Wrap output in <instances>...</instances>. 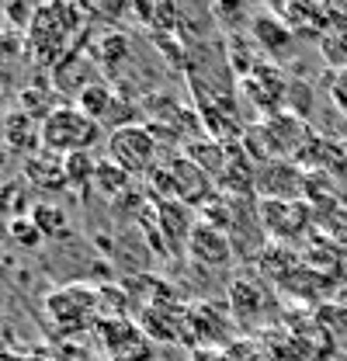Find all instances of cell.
<instances>
[{
	"label": "cell",
	"mask_w": 347,
	"mask_h": 361,
	"mask_svg": "<svg viewBox=\"0 0 347 361\" xmlns=\"http://www.w3.org/2000/svg\"><path fill=\"white\" fill-rule=\"evenodd\" d=\"M84 7H66V4H49L35 11V21L28 25L25 32V49L32 52V59L39 66H59L66 63L73 52H70V39L84 28Z\"/></svg>",
	"instance_id": "obj_1"
},
{
	"label": "cell",
	"mask_w": 347,
	"mask_h": 361,
	"mask_svg": "<svg viewBox=\"0 0 347 361\" xmlns=\"http://www.w3.org/2000/svg\"><path fill=\"white\" fill-rule=\"evenodd\" d=\"M101 139V122H94L87 111H80L73 101L59 104L49 118L42 122V146L70 157V153H90Z\"/></svg>",
	"instance_id": "obj_2"
},
{
	"label": "cell",
	"mask_w": 347,
	"mask_h": 361,
	"mask_svg": "<svg viewBox=\"0 0 347 361\" xmlns=\"http://www.w3.org/2000/svg\"><path fill=\"white\" fill-rule=\"evenodd\" d=\"M226 306H229V313H233L240 330L264 334L267 319L274 313V292H271L267 278H260L254 268H243V271H236L233 281H229Z\"/></svg>",
	"instance_id": "obj_3"
},
{
	"label": "cell",
	"mask_w": 347,
	"mask_h": 361,
	"mask_svg": "<svg viewBox=\"0 0 347 361\" xmlns=\"http://www.w3.org/2000/svg\"><path fill=\"white\" fill-rule=\"evenodd\" d=\"M104 157L122 167L129 178L135 174H153L157 164H160V139L150 126L135 122V126H122V129H111L108 142H104Z\"/></svg>",
	"instance_id": "obj_4"
},
{
	"label": "cell",
	"mask_w": 347,
	"mask_h": 361,
	"mask_svg": "<svg viewBox=\"0 0 347 361\" xmlns=\"http://www.w3.org/2000/svg\"><path fill=\"white\" fill-rule=\"evenodd\" d=\"M45 306V316H49V323L59 330V334H66V337H77V334H84L90 326H97V292L94 288H87V285H66V288H56V292H49L42 299Z\"/></svg>",
	"instance_id": "obj_5"
},
{
	"label": "cell",
	"mask_w": 347,
	"mask_h": 361,
	"mask_svg": "<svg viewBox=\"0 0 347 361\" xmlns=\"http://www.w3.org/2000/svg\"><path fill=\"white\" fill-rule=\"evenodd\" d=\"M94 334L108 361H153V337L132 316L97 319Z\"/></svg>",
	"instance_id": "obj_6"
},
{
	"label": "cell",
	"mask_w": 347,
	"mask_h": 361,
	"mask_svg": "<svg viewBox=\"0 0 347 361\" xmlns=\"http://www.w3.org/2000/svg\"><path fill=\"white\" fill-rule=\"evenodd\" d=\"M236 319L229 313V306H222V302H212V299H205V302H188V344H191V351L195 348H229V344H236L240 337H236Z\"/></svg>",
	"instance_id": "obj_7"
},
{
	"label": "cell",
	"mask_w": 347,
	"mask_h": 361,
	"mask_svg": "<svg viewBox=\"0 0 347 361\" xmlns=\"http://www.w3.org/2000/svg\"><path fill=\"white\" fill-rule=\"evenodd\" d=\"M260 229L271 243H288L296 247L305 233L316 226V209L309 202H260L257 198Z\"/></svg>",
	"instance_id": "obj_8"
},
{
	"label": "cell",
	"mask_w": 347,
	"mask_h": 361,
	"mask_svg": "<svg viewBox=\"0 0 347 361\" xmlns=\"http://www.w3.org/2000/svg\"><path fill=\"white\" fill-rule=\"evenodd\" d=\"M274 14L292 28V35H305V39H323L330 28L344 25L347 11L337 4H312V0H288V4H274Z\"/></svg>",
	"instance_id": "obj_9"
},
{
	"label": "cell",
	"mask_w": 347,
	"mask_h": 361,
	"mask_svg": "<svg viewBox=\"0 0 347 361\" xmlns=\"http://www.w3.org/2000/svg\"><path fill=\"white\" fill-rule=\"evenodd\" d=\"M288 84H292V80L281 73V66L267 59V63H260L250 77L240 80V90H243V97L257 108L264 118H271V115H281V111H285Z\"/></svg>",
	"instance_id": "obj_10"
},
{
	"label": "cell",
	"mask_w": 347,
	"mask_h": 361,
	"mask_svg": "<svg viewBox=\"0 0 347 361\" xmlns=\"http://www.w3.org/2000/svg\"><path fill=\"white\" fill-rule=\"evenodd\" d=\"M309 171L296 160H271L257 167V198L260 202H303Z\"/></svg>",
	"instance_id": "obj_11"
},
{
	"label": "cell",
	"mask_w": 347,
	"mask_h": 361,
	"mask_svg": "<svg viewBox=\"0 0 347 361\" xmlns=\"http://www.w3.org/2000/svg\"><path fill=\"white\" fill-rule=\"evenodd\" d=\"M184 254H188L198 268H212V271H226L236 261V247H233L229 233L212 223H205V219H198Z\"/></svg>",
	"instance_id": "obj_12"
},
{
	"label": "cell",
	"mask_w": 347,
	"mask_h": 361,
	"mask_svg": "<svg viewBox=\"0 0 347 361\" xmlns=\"http://www.w3.org/2000/svg\"><path fill=\"white\" fill-rule=\"evenodd\" d=\"M247 35L254 39V45H257L264 56H271V63L281 59V56L292 49V42H296L292 28L274 14V7H264V11H257V14L250 18V32H247Z\"/></svg>",
	"instance_id": "obj_13"
},
{
	"label": "cell",
	"mask_w": 347,
	"mask_h": 361,
	"mask_svg": "<svg viewBox=\"0 0 347 361\" xmlns=\"http://www.w3.org/2000/svg\"><path fill=\"white\" fill-rule=\"evenodd\" d=\"M0 135H4V146L11 153H18V157H32V153L42 149V122L32 111H25V108L7 111Z\"/></svg>",
	"instance_id": "obj_14"
},
{
	"label": "cell",
	"mask_w": 347,
	"mask_h": 361,
	"mask_svg": "<svg viewBox=\"0 0 347 361\" xmlns=\"http://www.w3.org/2000/svg\"><path fill=\"white\" fill-rule=\"evenodd\" d=\"M21 174H25V180H28L32 188H39L45 195L70 188V184H66V157H59V153H52V149H45V146L39 153L25 157Z\"/></svg>",
	"instance_id": "obj_15"
},
{
	"label": "cell",
	"mask_w": 347,
	"mask_h": 361,
	"mask_svg": "<svg viewBox=\"0 0 347 361\" xmlns=\"http://www.w3.org/2000/svg\"><path fill=\"white\" fill-rule=\"evenodd\" d=\"M80 111H87L94 122H108V115L115 111V104H118V94L115 87L108 84V80H94V84H87L84 94L73 101Z\"/></svg>",
	"instance_id": "obj_16"
},
{
	"label": "cell",
	"mask_w": 347,
	"mask_h": 361,
	"mask_svg": "<svg viewBox=\"0 0 347 361\" xmlns=\"http://www.w3.org/2000/svg\"><path fill=\"white\" fill-rule=\"evenodd\" d=\"M32 223L39 226V233L49 236V240H63L66 233H70V219H66V212L56 205V202H39V205H32Z\"/></svg>",
	"instance_id": "obj_17"
},
{
	"label": "cell",
	"mask_w": 347,
	"mask_h": 361,
	"mask_svg": "<svg viewBox=\"0 0 347 361\" xmlns=\"http://www.w3.org/2000/svg\"><path fill=\"white\" fill-rule=\"evenodd\" d=\"M316 45H319L323 63H327L334 73H344L347 70V21L344 25H337V28H330Z\"/></svg>",
	"instance_id": "obj_18"
},
{
	"label": "cell",
	"mask_w": 347,
	"mask_h": 361,
	"mask_svg": "<svg viewBox=\"0 0 347 361\" xmlns=\"http://www.w3.org/2000/svg\"><path fill=\"white\" fill-rule=\"evenodd\" d=\"M94 52H97V63H101V70H104V73H115V70L126 63L129 42L122 39V32H108L101 42L94 45Z\"/></svg>",
	"instance_id": "obj_19"
},
{
	"label": "cell",
	"mask_w": 347,
	"mask_h": 361,
	"mask_svg": "<svg viewBox=\"0 0 347 361\" xmlns=\"http://www.w3.org/2000/svg\"><path fill=\"white\" fill-rule=\"evenodd\" d=\"M94 188L104 195V198H115V195H122L126 188H129V174L122 171V167H115L108 157L97 164V174H94Z\"/></svg>",
	"instance_id": "obj_20"
},
{
	"label": "cell",
	"mask_w": 347,
	"mask_h": 361,
	"mask_svg": "<svg viewBox=\"0 0 347 361\" xmlns=\"http://www.w3.org/2000/svg\"><path fill=\"white\" fill-rule=\"evenodd\" d=\"M94 174H97L94 153H70V157H66V184H70V188L94 184Z\"/></svg>",
	"instance_id": "obj_21"
},
{
	"label": "cell",
	"mask_w": 347,
	"mask_h": 361,
	"mask_svg": "<svg viewBox=\"0 0 347 361\" xmlns=\"http://www.w3.org/2000/svg\"><path fill=\"white\" fill-rule=\"evenodd\" d=\"M7 233H11V240L21 243V247H35V243L42 240V233H39V226L32 223V216H14V219H7Z\"/></svg>",
	"instance_id": "obj_22"
},
{
	"label": "cell",
	"mask_w": 347,
	"mask_h": 361,
	"mask_svg": "<svg viewBox=\"0 0 347 361\" xmlns=\"http://www.w3.org/2000/svg\"><path fill=\"white\" fill-rule=\"evenodd\" d=\"M330 101H334V108L347 118V70L330 77Z\"/></svg>",
	"instance_id": "obj_23"
},
{
	"label": "cell",
	"mask_w": 347,
	"mask_h": 361,
	"mask_svg": "<svg viewBox=\"0 0 347 361\" xmlns=\"http://www.w3.org/2000/svg\"><path fill=\"white\" fill-rule=\"evenodd\" d=\"M21 45H25V39H18V35H11V32H0V66L7 63V52L14 56Z\"/></svg>",
	"instance_id": "obj_24"
}]
</instances>
